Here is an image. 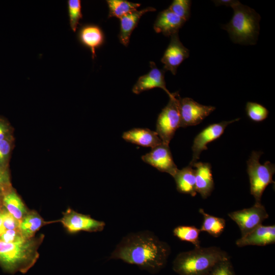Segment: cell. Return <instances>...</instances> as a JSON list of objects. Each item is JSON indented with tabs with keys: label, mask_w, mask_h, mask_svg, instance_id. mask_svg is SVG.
<instances>
[{
	"label": "cell",
	"mask_w": 275,
	"mask_h": 275,
	"mask_svg": "<svg viewBox=\"0 0 275 275\" xmlns=\"http://www.w3.org/2000/svg\"><path fill=\"white\" fill-rule=\"evenodd\" d=\"M3 225L6 230L19 228L20 223L11 215L4 207L3 208Z\"/></svg>",
	"instance_id": "obj_34"
},
{
	"label": "cell",
	"mask_w": 275,
	"mask_h": 275,
	"mask_svg": "<svg viewBox=\"0 0 275 275\" xmlns=\"http://www.w3.org/2000/svg\"><path fill=\"white\" fill-rule=\"evenodd\" d=\"M13 129L5 119L0 118V141L14 138Z\"/></svg>",
	"instance_id": "obj_33"
},
{
	"label": "cell",
	"mask_w": 275,
	"mask_h": 275,
	"mask_svg": "<svg viewBox=\"0 0 275 275\" xmlns=\"http://www.w3.org/2000/svg\"><path fill=\"white\" fill-rule=\"evenodd\" d=\"M275 243V225H261L236 241L239 248L248 245L265 246Z\"/></svg>",
	"instance_id": "obj_14"
},
{
	"label": "cell",
	"mask_w": 275,
	"mask_h": 275,
	"mask_svg": "<svg viewBox=\"0 0 275 275\" xmlns=\"http://www.w3.org/2000/svg\"><path fill=\"white\" fill-rule=\"evenodd\" d=\"M189 56V51L180 41L178 33L171 36L170 43L161 59L164 69L175 75L178 66Z\"/></svg>",
	"instance_id": "obj_12"
},
{
	"label": "cell",
	"mask_w": 275,
	"mask_h": 275,
	"mask_svg": "<svg viewBox=\"0 0 275 275\" xmlns=\"http://www.w3.org/2000/svg\"><path fill=\"white\" fill-rule=\"evenodd\" d=\"M173 177L178 192L192 197L196 196L195 171L192 166L189 164L181 170L178 169Z\"/></svg>",
	"instance_id": "obj_20"
},
{
	"label": "cell",
	"mask_w": 275,
	"mask_h": 275,
	"mask_svg": "<svg viewBox=\"0 0 275 275\" xmlns=\"http://www.w3.org/2000/svg\"><path fill=\"white\" fill-rule=\"evenodd\" d=\"M78 38L81 43L90 49L93 58L95 56L96 48L102 45L104 40L103 34L100 28L93 24L82 26L79 31Z\"/></svg>",
	"instance_id": "obj_19"
},
{
	"label": "cell",
	"mask_w": 275,
	"mask_h": 275,
	"mask_svg": "<svg viewBox=\"0 0 275 275\" xmlns=\"http://www.w3.org/2000/svg\"><path fill=\"white\" fill-rule=\"evenodd\" d=\"M6 194V191L0 187V204L3 205V200L4 196Z\"/></svg>",
	"instance_id": "obj_37"
},
{
	"label": "cell",
	"mask_w": 275,
	"mask_h": 275,
	"mask_svg": "<svg viewBox=\"0 0 275 275\" xmlns=\"http://www.w3.org/2000/svg\"><path fill=\"white\" fill-rule=\"evenodd\" d=\"M185 21L168 8L160 12L154 22V29L157 33L171 36L178 33Z\"/></svg>",
	"instance_id": "obj_16"
},
{
	"label": "cell",
	"mask_w": 275,
	"mask_h": 275,
	"mask_svg": "<svg viewBox=\"0 0 275 275\" xmlns=\"http://www.w3.org/2000/svg\"><path fill=\"white\" fill-rule=\"evenodd\" d=\"M191 4L189 0H174L168 9L186 22L190 17Z\"/></svg>",
	"instance_id": "obj_28"
},
{
	"label": "cell",
	"mask_w": 275,
	"mask_h": 275,
	"mask_svg": "<svg viewBox=\"0 0 275 275\" xmlns=\"http://www.w3.org/2000/svg\"><path fill=\"white\" fill-rule=\"evenodd\" d=\"M150 66V71L146 74L140 77L133 87V93L139 94L145 91L158 88L164 90L170 97L172 93L166 87L164 71L158 69L154 62H151Z\"/></svg>",
	"instance_id": "obj_13"
},
{
	"label": "cell",
	"mask_w": 275,
	"mask_h": 275,
	"mask_svg": "<svg viewBox=\"0 0 275 275\" xmlns=\"http://www.w3.org/2000/svg\"><path fill=\"white\" fill-rule=\"evenodd\" d=\"M3 205L4 208L19 223L29 211L14 188L4 196Z\"/></svg>",
	"instance_id": "obj_22"
},
{
	"label": "cell",
	"mask_w": 275,
	"mask_h": 275,
	"mask_svg": "<svg viewBox=\"0 0 275 275\" xmlns=\"http://www.w3.org/2000/svg\"><path fill=\"white\" fill-rule=\"evenodd\" d=\"M171 253L170 246L148 231L130 233L124 237L110 256L135 265L152 273L166 265Z\"/></svg>",
	"instance_id": "obj_1"
},
{
	"label": "cell",
	"mask_w": 275,
	"mask_h": 275,
	"mask_svg": "<svg viewBox=\"0 0 275 275\" xmlns=\"http://www.w3.org/2000/svg\"><path fill=\"white\" fill-rule=\"evenodd\" d=\"M191 166L195 168L196 191L205 199L211 195L214 189L211 166L208 162H196Z\"/></svg>",
	"instance_id": "obj_15"
},
{
	"label": "cell",
	"mask_w": 275,
	"mask_h": 275,
	"mask_svg": "<svg viewBox=\"0 0 275 275\" xmlns=\"http://www.w3.org/2000/svg\"><path fill=\"white\" fill-rule=\"evenodd\" d=\"M215 109V107L198 103L188 97L180 98L179 111L180 127H186L200 124Z\"/></svg>",
	"instance_id": "obj_9"
},
{
	"label": "cell",
	"mask_w": 275,
	"mask_h": 275,
	"mask_svg": "<svg viewBox=\"0 0 275 275\" xmlns=\"http://www.w3.org/2000/svg\"><path fill=\"white\" fill-rule=\"evenodd\" d=\"M58 222L59 220L45 221L36 211L31 210L28 211L20 222L19 229L23 237L28 239L34 237L35 233L44 225Z\"/></svg>",
	"instance_id": "obj_21"
},
{
	"label": "cell",
	"mask_w": 275,
	"mask_h": 275,
	"mask_svg": "<svg viewBox=\"0 0 275 275\" xmlns=\"http://www.w3.org/2000/svg\"><path fill=\"white\" fill-rule=\"evenodd\" d=\"M0 187L6 191V194L13 188L11 182L9 169L0 167Z\"/></svg>",
	"instance_id": "obj_32"
},
{
	"label": "cell",
	"mask_w": 275,
	"mask_h": 275,
	"mask_svg": "<svg viewBox=\"0 0 275 275\" xmlns=\"http://www.w3.org/2000/svg\"><path fill=\"white\" fill-rule=\"evenodd\" d=\"M14 142V138L0 141V167L9 169Z\"/></svg>",
	"instance_id": "obj_29"
},
{
	"label": "cell",
	"mask_w": 275,
	"mask_h": 275,
	"mask_svg": "<svg viewBox=\"0 0 275 275\" xmlns=\"http://www.w3.org/2000/svg\"><path fill=\"white\" fill-rule=\"evenodd\" d=\"M228 216L238 225L242 237L262 225L269 215L261 203H255L251 207L231 212Z\"/></svg>",
	"instance_id": "obj_7"
},
{
	"label": "cell",
	"mask_w": 275,
	"mask_h": 275,
	"mask_svg": "<svg viewBox=\"0 0 275 275\" xmlns=\"http://www.w3.org/2000/svg\"><path fill=\"white\" fill-rule=\"evenodd\" d=\"M67 8L70 26L73 32H75L79 21L82 18L81 1L68 0Z\"/></svg>",
	"instance_id": "obj_26"
},
{
	"label": "cell",
	"mask_w": 275,
	"mask_h": 275,
	"mask_svg": "<svg viewBox=\"0 0 275 275\" xmlns=\"http://www.w3.org/2000/svg\"><path fill=\"white\" fill-rule=\"evenodd\" d=\"M63 214L59 222L71 233L80 231L100 232L105 226L104 222L93 218L89 215L78 213L71 208L67 209Z\"/></svg>",
	"instance_id": "obj_8"
},
{
	"label": "cell",
	"mask_w": 275,
	"mask_h": 275,
	"mask_svg": "<svg viewBox=\"0 0 275 275\" xmlns=\"http://www.w3.org/2000/svg\"><path fill=\"white\" fill-rule=\"evenodd\" d=\"M142 159L158 171L168 173L172 177L178 170L169 145L163 143L152 148L150 152L143 155Z\"/></svg>",
	"instance_id": "obj_11"
},
{
	"label": "cell",
	"mask_w": 275,
	"mask_h": 275,
	"mask_svg": "<svg viewBox=\"0 0 275 275\" xmlns=\"http://www.w3.org/2000/svg\"><path fill=\"white\" fill-rule=\"evenodd\" d=\"M228 257L219 248L200 246L179 253L173 261V269L179 275H207L216 263Z\"/></svg>",
	"instance_id": "obj_3"
},
{
	"label": "cell",
	"mask_w": 275,
	"mask_h": 275,
	"mask_svg": "<svg viewBox=\"0 0 275 275\" xmlns=\"http://www.w3.org/2000/svg\"><path fill=\"white\" fill-rule=\"evenodd\" d=\"M174 235L179 240L191 243L195 248L200 246V229L194 226H179L173 230Z\"/></svg>",
	"instance_id": "obj_25"
},
{
	"label": "cell",
	"mask_w": 275,
	"mask_h": 275,
	"mask_svg": "<svg viewBox=\"0 0 275 275\" xmlns=\"http://www.w3.org/2000/svg\"><path fill=\"white\" fill-rule=\"evenodd\" d=\"M44 235L35 236L24 241L7 243L0 240V266L6 272L25 273L39 257L38 249Z\"/></svg>",
	"instance_id": "obj_2"
},
{
	"label": "cell",
	"mask_w": 275,
	"mask_h": 275,
	"mask_svg": "<svg viewBox=\"0 0 275 275\" xmlns=\"http://www.w3.org/2000/svg\"><path fill=\"white\" fill-rule=\"evenodd\" d=\"M245 111L248 117L253 121L262 122L267 118L269 112L262 105L254 102H248Z\"/></svg>",
	"instance_id": "obj_27"
},
{
	"label": "cell",
	"mask_w": 275,
	"mask_h": 275,
	"mask_svg": "<svg viewBox=\"0 0 275 275\" xmlns=\"http://www.w3.org/2000/svg\"><path fill=\"white\" fill-rule=\"evenodd\" d=\"M19 228L5 231L1 236L0 240L7 243L18 242L25 240Z\"/></svg>",
	"instance_id": "obj_31"
},
{
	"label": "cell",
	"mask_w": 275,
	"mask_h": 275,
	"mask_svg": "<svg viewBox=\"0 0 275 275\" xmlns=\"http://www.w3.org/2000/svg\"><path fill=\"white\" fill-rule=\"evenodd\" d=\"M239 120L240 118L210 124L198 134L194 139L191 147L193 158L189 165L191 166L194 163L197 162L201 152L208 149L207 145L219 138L228 125Z\"/></svg>",
	"instance_id": "obj_10"
},
{
	"label": "cell",
	"mask_w": 275,
	"mask_h": 275,
	"mask_svg": "<svg viewBox=\"0 0 275 275\" xmlns=\"http://www.w3.org/2000/svg\"><path fill=\"white\" fill-rule=\"evenodd\" d=\"M3 208L0 210V236L6 231L3 225Z\"/></svg>",
	"instance_id": "obj_36"
},
{
	"label": "cell",
	"mask_w": 275,
	"mask_h": 275,
	"mask_svg": "<svg viewBox=\"0 0 275 275\" xmlns=\"http://www.w3.org/2000/svg\"><path fill=\"white\" fill-rule=\"evenodd\" d=\"M155 10L153 7H147L141 10L133 11L120 18L119 40L121 43L127 46L129 44L131 33L136 26L140 18L146 13Z\"/></svg>",
	"instance_id": "obj_18"
},
{
	"label": "cell",
	"mask_w": 275,
	"mask_h": 275,
	"mask_svg": "<svg viewBox=\"0 0 275 275\" xmlns=\"http://www.w3.org/2000/svg\"><path fill=\"white\" fill-rule=\"evenodd\" d=\"M169 98L168 103L158 117L156 129L162 143L168 145L180 124L179 95L177 92L173 93Z\"/></svg>",
	"instance_id": "obj_6"
},
{
	"label": "cell",
	"mask_w": 275,
	"mask_h": 275,
	"mask_svg": "<svg viewBox=\"0 0 275 275\" xmlns=\"http://www.w3.org/2000/svg\"><path fill=\"white\" fill-rule=\"evenodd\" d=\"M231 8L234 11L233 17L223 29L227 31L235 43L255 44L259 32V14L239 2Z\"/></svg>",
	"instance_id": "obj_4"
},
{
	"label": "cell",
	"mask_w": 275,
	"mask_h": 275,
	"mask_svg": "<svg viewBox=\"0 0 275 275\" xmlns=\"http://www.w3.org/2000/svg\"><path fill=\"white\" fill-rule=\"evenodd\" d=\"M109 9L108 17L121 18L124 15L137 10L140 4L132 3L125 0L106 1Z\"/></svg>",
	"instance_id": "obj_24"
},
{
	"label": "cell",
	"mask_w": 275,
	"mask_h": 275,
	"mask_svg": "<svg viewBox=\"0 0 275 275\" xmlns=\"http://www.w3.org/2000/svg\"><path fill=\"white\" fill-rule=\"evenodd\" d=\"M207 275H237L230 261V257L216 263Z\"/></svg>",
	"instance_id": "obj_30"
},
{
	"label": "cell",
	"mask_w": 275,
	"mask_h": 275,
	"mask_svg": "<svg viewBox=\"0 0 275 275\" xmlns=\"http://www.w3.org/2000/svg\"><path fill=\"white\" fill-rule=\"evenodd\" d=\"M262 152L253 151L247 161V172L250 183V192L255 203H261V198L266 187L274 183L272 177L275 166L269 161L261 164L259 159Z\"/></svg>",
	"instance_id": "obj_5"
},
{
	"label": "cell",
	"mask_w": 275,
	"mask_h": 275,
	"mask_svg": "<svg viewBox=\"0 0 275 275\" xmlns=\"http://www.w3.org/2000/svg\"><path fill=\"white\" fill-rule=\"evenodd\" d=\"M199 212L203 217V221L200 229L201 232H207L214 237H219L225 230V219L210 215L205 212L202 208L199 209Z\"/></svg>",
	"instance_id": "obj_23"
},
{
	"label": "cell",
	"mask_w": 275,
	"mask_h": 275,
	"mask_svg": "<svg viewBox=\"0 0 275 275\" xmlns=\"http://www.w3.org/2000/svg\"><path fill=\"white\" fill-rule=\"evenodd\" d=\"M213 2L216 6L224 5L231 7L239 2L238 1L233 0H218L213 1Z\"/></svg>",
	"instance_id": "obj_35"
},
{
	"label": "cell",
	"mask_w": 275,
	"mask_h": 275,
	"mask_svg": "<svg viewBox=\"0 0 275 275\" xmlns=\"http://www.w3.org/2000/svg\"><path fill=\"white\" fill-rule=\"evenodd\" d=\"M122 138L126 142L152 149L163 143L156 131L148 128H133L124 132Z\"/></svg>",
	"instance_id": "obj_17"
},
{
	"label": "cell",
	"mask_w": 275,
	"mask_h": 275,
	"mask_svg": "<svg viewBox=\"0 0 275 275\" xmlns=\"http://www.w3.org/2000/svg\"><path fill=\"white\" fill-rule=\"evenodd\" d=\"M3 208V206L0 204V210Z\"/></svg>",
	"instance_id": "obj_38"
}]
</instances>
